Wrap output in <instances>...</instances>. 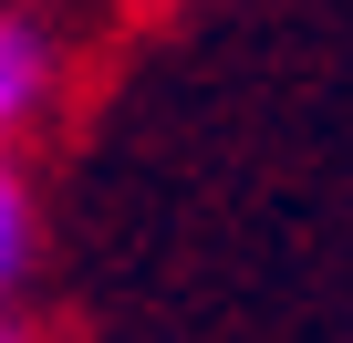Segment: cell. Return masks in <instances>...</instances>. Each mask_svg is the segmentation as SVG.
I'll list each match as a JSON object with an SVG mask.
<instances>
[{
	"instance_id": "6da1fadb",
	"label": "cell",
	"mask_w": 353,
	"mask_h": 343,
	"mask_svg": "<svg viewBox=\"0 0 353 343\" xmlns=\"http://www.w3.org/2000/svg\"><path fill=\"white\" fill-rule=\"evenodd\" d=\"M42 104H52V42H42V21L0 11V146H11Z\"/></svg>"
},
{
	"instance_id": "7a4b0ae2",
	"label": "cell",
	"mask_w": 353,
	"mask_h": 343,
	"mask_svg": "<svg viewBox=\"0 0 353 343\" xmlns=\"http://www.w3.org/2000/svg\"><path fill=\"white\" fill-rule=\"evenodd\" d=\"M32 250H42V208H32V177H21V156L0 146V302H11L32 281Z\"/></svg>"
},
{
	"instance_id": "3957f363",
	"label": "cell",
	"mask_w": 353,
	"mask_h": 343,
	"mask_svg": "<svg viewBox=\"0 0 353 343\" xmlns=\"http://www.w3.org/2000/svg\"><path fill=\"white\" fill-rule=\"evenodd\" d=\"M0 343H32V333H21V322H0Z\"/></svg>"
}]
</instances>
